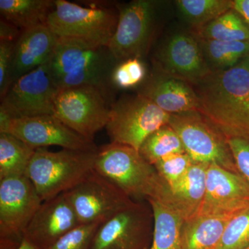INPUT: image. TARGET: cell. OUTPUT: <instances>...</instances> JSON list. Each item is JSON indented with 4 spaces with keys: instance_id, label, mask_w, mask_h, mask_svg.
Wrapping results in <instances>:
<instances>
[{
    "instance_id": "cell-34",
    "label": "cell",
    "mask_w": 249,
    "mask_h": 249,
    "mask_svg": "<svg viewBox=\"0 0 249 249\" xmlns=\"http://www.w3.org/2000/svg\"><path fill=\"white\" fill-rule=\"evenodd\" d=\"M239 175L249 186V137L227 139Z\"/></svg>"
},
{
    "instance_id": "cell-32",
    "label": "cell",
    "mask_w": 249,
    "mask_h": 249,
    "mask_svg": "<svg viewBox=\"0 0 249 249\" xmlns=\"http://www.w3.org/2000/svg\"><path fill=\"white\" fill-rule=\"evenodd\" d=\"M101 224H80L48 249H91L93 237Z\"/></svg>"
},
{
    "instance_id": "cell-29",
    "label": "cell",
    "mask_w": 249,
    "mask_h": 249,
    "mask_svg": "<svg viewBox=\"0 0 249 249\" xmlns=\"http://www.w3.org/2000/svg\"><path fill=\"white\" fill-rule=\"evenodd\" d=\"M249 246V207L231 218L218 249H245Z\"/></svg>"
},
{
    "instance_id": "cell-1",
    "label": "cell",
    "mask_w": 249,
    "mask_h": 249,
    "mask_svg": "<svg viewBox=\"0 0 249 249\" xmlns=\"http://www.w3.org/2000/svg\"><path fill=\"white\" fill-rule=\"evenodd\" d=\"M197 111L227 139L249 137V56L193 85Z\"/></svg>"
},
{
    "instance_id": "cell-16",
    "label": "cell",
    "mask_w": 249,
    "mask_h": 249,
    "mask_svg": "<svg viewBox=\"0 0 249 249\" xmlns=\"http://www.w3.org/2000/svg\"><path fill=\"white\" fill-rule=\"evenodd\" d=\"M249 207V186L239 174L216 164L206 173V194L197 215L231 217Z\"/></svg>"
},
{
    "instance_id": "cell-15",
    "label": "cell",
    "mask_w": 249,
    "mask_h": 249,
    "mask_svg": "<svg viewBox=\"0 0 249 249\" xmlns=\"http://www.w3.org/2000/svg\"><path fill=\"white\" fill-rule=\"evenodd\" d=\"M155 62L160 73L183 80L192 86L212 72L195 36L178 34L162 46Z\"/></svg>"
},
{
    "instance_id": "cell-2",
    "label": "cell",
    "mask_w": 249,
    "mask_h": 249,
    "mask_svg": "<svg viewBox=\"0 0 249 249\" xmlns=\"http://www.w3.org/2000/svg\"><path fill=\"white\" fill-rule=\"evenodd\" d=\"M119 62L107 46L71 37H59L50 60L51 71L59 90L92 85L108 92L111 75Z\"/></svg>"
},
{
    "instance_id": "cell-19",
    "label": "cell",
    "mask_w": 249,
    "mask_h": 249,
    "mask_svg": "<svg viewBox=\"0 0 249 249\" xmlns=\"http://www.w3.org/2000/svg\"><path fill=\"white\" fill-rule=\"evenodd\" d=\"M207 163H196L173 186L167 185L160 201L178 213L184 222L196 217L206 194Z\"/></svg>"
},
{
    "instance_id": "cell-31",
    "label": "cell",
    "mask_w": 249,
    "mask_h": 249,
    "mask_svg": "<svg viewBox=\"0 0 249 249\" xmlns=\"http://www.w3.org/2000/svg\"><path fill=\"white\" fill-rule=\"evenodd\" d=\"M146 70L140 58H130L119 62L111 75V83L119 88L127 89L140 84Z\"/></svg>"
},
{
    "instance_id": "cell-11",
    "label": "cell",
    "mask_w": 249,
    "mask_h": 249,
    "mask_svg": "<svg viewBox=\"0 0 249 249\" xmlns=\"http://www.w3.org/2000/svg\"><path fill=\"white\" fill-rule=\"evenodd\" d=\"M65 193L80 224H102L134 201L95 170Z\"/></svg>"
},
{
    "instance_id": "cell-18",
    "label": "cell",
    "mask_w": 249,
    "mask_h": 249,
    "mask_svg": "<svg viewBox=\"0 0 249 249\" xmlns=\"http://www.w3.org/2000/svg\"><path fill=\"white\" fill-rule=\"evenodd\" d=\"M58 39L47 24L22 31L15 45L12 84L18 78L48 62Z\"/></svg>"
},
{
    "instance_id": "cell-10",
    "label": "cell",
    "mask_w": 249,
    "mask_h": 249,
    "mask_svg": "<svg viewBox=\"0 0 249 249\" xmlns=\"http://www.w3.org/2000/svg\"><path fill=\"white\" fill-rule=\"evenodd\" d=\"M153 231L150 204L134 201L99 226L91 249H149Z\"/></svg>"
},
{
    "instance_id": "cell-38",
    "label": "cell",
    "mask_w": 249,
    "mask_h": 249,
    "mask_svg": "<svg viewBox=\"0 0 249 249\" xmlns=\"http://www.w3.org/2000/svg\"><path fill=\"white\" fill-rule=\"evenodd\" d=\"M245 249H249V247H247V248H246Z\"/></svg>"
},
{
    "instance_id": "cell-27",
    "label": "cell",
    "mask_w": 249,
    "mask_h": 249,
    "mask_svg": "<svg viewBox=\"0 0 249 249\" xmlns=\"http://www.w3.org/2000/svg\"><path fill=\"white\" fill-rule=\"evenodd\" d=\"M175 4L185 20L196 30L232 9L233 0H178Z\"/></svg>"
},
{
    "instance_id": "cell-33",
    "label": "cell",
    "mask_w": 249,
    "mask_h": 249,
    "mask_svg": "<svg viewBox=\"0 0 249 249\" xmlns=\"http://www.w3.org/2000/svg\"><path fill=\"white\" fill-rule=\"evenodd\" d=\"M16 41L0 40V96L6 94L12 84L14 50Z\"/></svg>"
},
{
    "instance_id": "cell-17",
    "label": "cell",
    "mask_w": 249,
    "mask_h": 249,
    "mask_svg": "<svg viewBox=\"0 0 249 249\" xmlns=\"http://www.w3.org/2000/svg\"><path fill=\"white\" fill-rule=\"evenodd\" d=\"M65 193L44 201L24 232V239L36 249H48L80 225Z\"/></svg>"
},
{
    "instance_id": "cell-12",
    "label": "cell",
    "mask_w": 249,
    "mask_h": 249,
    "mask_svg": "<svg viewBox=\"0 0 249 249\" xmlns=\"http://www.w3.org/2000/svg\"><path fill=\"white\" fill-rule=\"evenodd\" d=\"M119 20L114 35L108 45L119 62L140 58L148 50L155 25V2L134 0L117 4Z\"/></svg>"
},
{
    "instance_id": "cell-35",
    "label": "cell",
    "mask_w": 249,
    "mask_h": 249,
    "mask_svg": "<svg viewBox=\"0 0 249 249\" xmlns=\"http://www.w3.org/2000/svg\"><path fill=\"white\" fill-rule=\"evenodd\" d=\"M22 31L7 21L0 20V40L17 41Z\"/></svg>"
},
{
    "instance_id": "cell-25",
    "label": "cell",
    "mask_w": 249,
    "mask_h": 249,
    "mask_svg": "<svg viewBox=\"0 0 249 249\" xmlns=\"http://www.w3.org/2000/svg\"><path fill=\"white\" fill-rule=\"evenodd\" d=\"M195 32L196 38L249 42V26L232 9Z\"/></svg>"
},
{
    "instance_id": "cell-36",
    "label": "cell",
    "mask_w": 249,
    "mask_h": 249,
    "mask_svg": "<svg viewBox=\"0 0 249 249\" xmlns=\"http://www.w3.org/2000/svg\"><path fill=\"white\" fill-rule=\"evenodd\" d=\"M232 9L238 13L249 26V0H233Z\"/></svg>"
},
{
    "instance_id": "cell-14",
    "label": "cell",
    "mask_w": 249,
    "mask_h": 249,
    "mask_svg": "<svg viewBox=\"0 0 249 249\" xmlns=\"http://www.w3.org/2000/svg\"><path fill=\"white\" fill-rule=\"evenodd\" d=\"M4 133L12 134L36 150L51 145L84 151L98 149L93 141L76 133L53 114L12 119Z\"/></svg>"
},
{
    "instance_id": "cell-5",
    "label": "cell",
    "mask_w": 249,
    "mask_h": 249,
    "mask_svg": "<svg viewBox=\"0 0 249 249\" xmlns=\"http://www.w3.org/2000/svg\"><path fill=\"white\" fill-rule=\"evenodd\" d=\"M118 20L116 9L84 7L66 0H55V8L46 24L58 37L80 39L108 47Z\"/></svg>"
},
{
    "instance_id": "cell-21",
    "label": "cell",
    "mask_w": 249,
    "mask_h": 249,
    "mask_svg": "<svg viewBox=\"0 0 249 249\" xmlns=\"http://www.w3.org/2000/svg\"><path fill=\"white\" fill-rule=\"evenodd\" d=\"M231 217L197 215L183 222L182 249H218L224 229Z\"/></svg>"
},
{
    "instance_id": "cell-20",
    "label": "cell",
    "mask_w": 249,
    "mask_h": 249,
    "mask_svg": "<svg viewBox=\"0 0 249 249\" xmlns=\"http://www.w3.org/2000/svg\"><path fill=\"white\" fill-rule=\"evenodd\" d=\"M139 93L170 115L197 111L199 107L197 96L191 84L160 73L150 78Z\"/></svg>"
},
{
    "instance_id": "cell-13",
    "label": "cell",
    "mask_w": 249,
    "mask_h": 249,
    "mask_svg": "<svg viewBox=\"0 0 249 249\" xmlns=\"http://www.w3.org/2000/svg\"><path fill=\"white\" fill-rule=\"evenodd\" d=\"M58 91L49 60L16 80L1 98L0 107L13 119L52 115Z\"/></svg>"
},
{
    "instance_id": "cell-3",
    "label": "cell",
    "mask_w": 249,
    "mask_h": 249,
    "mask_svg": "<svg viewBox=\"0 0 249 249\" xmlns=\"http://www.w3.org/2000/svg\"><path fill=\"white\" fill-rule=\"evenodd\" d=\"M94 170L131 199L160 201L167 183L133 147L110 142L98 147Z\"/></svg>"
},
{
    "instance_id": "cell-6",
    "label": "cell",
    "mask_w": 249,
    "mask_h": 249,
    "mask_svg": "<svg viewBox=\"0 0 249 249\" xmlns=\"http://www.w3.org/2000/svg\"><path fill=\"white\" fill-rule=\"evenodd\" d=\"M170 116L138 93L121 98L111 105L106 129L111 142L127 145L139 151L148 136L168 124Z\"/></svg>"
},
{
    "instance_id": "cell-26",
    "label": "cell",
    "mask_w": 249,
    "mask_h": 249,
    "mask_svg": "<svg viewBox=\"0 0 249 249\" xmlns=\"http://www.w3.org/2000/svg\"><path fill=\"white\" fill-rule=\"evenodd\" d=\"M196 39L212 71L231 68L249 56V42Z\"/></svg>"
},
{
    "instance_id": "cell-30",
    "label": "cell",
    "mask_w": 249,
    "mask_h": 249,
    "mask_svg": "<svg viewBox=\"0 0 249 249\" xmlns=\"http://www.w3.org/2000/svg\"><path fill=\"white\" fill-rule=\"evenodd\" d=\"M186 152L173 154L162 159L154 166L168 186H173L188 173L194 163Z\"/></svg>"
},
{
    "instance_id": "cell-22",
    "label": "cell",
    "mask_w": 249,
    "mask_h": 249,
    "mask_svg": "<svg viewBox=\"0 0 249 249\" xmlns=\"http://www.w3.org/2000/svg\"><path fill=\"white\" fill-rule=\"evenodd\" d=\"M55 8V0H0L1 19L21 31L43 25Z\"/></svg>"
},
{
    "instance_id": "cell-23",
    "label": "cell",
    "mask_w": 249,
    "mask_h": 249,
    "mask_svg": "<svg viewBox=\"0 0 249 249\" xmlns=\"http://www.w3.org/2000/svg\"><path fill=\"white\" fill-rule=\"evenodd\" d=\"M154 215V231L149 249H182L181 229L184 219L160 201L148 200Z\"/></svg>"
},
{
    "instance_id": "cell-9",
    "label": "cell",
    "mask_w": 249,
    "mask_h": 249,
    "mask_svg": "<svg viewBox=\"0 0 249 249\" xmlns=\"http://www.w3.org/2000/svg\"><path fill=\"white\" fill-rule=\"evenodd\" d=\"M43 201L26 175L0 180L1 249H18Z\"/></svg>"
},
{
    "instance_id": "cell-28",
    "label": "cell",
    "mask_w": 249,
    "mask_h": 249,
    "mask_svg": "<svg viewBox=\"0 0 249 249\" xmlns=\"http://www.w3.org/2000/svg\"><path fill=\"white\" fill-rule=\"evenodd\" d=\"M139 152L148 163L153 165L168 156L186 152L181 139L168 124L148 136Z\"/></svg>"
},
{
    "instance_id": "cell-37",
    "label": "cell",
    "mask_w": 249,
    "mask_h": 249,
    "mask_svg": "<svg viewBox=\"0 0 249 249\" xmlns=\"http://www.w3.org/2000/svg\"><path fill=\"white\" fill-rule=\"evenodd\" d=\"M18 249H36L33 247L32 245H30L29 242L27 241L23 240L22 244L19 246V248Z\"/></svg>"
},
{
    "instance_id": "cell-4",
    "label": "cell",
    "mask_w": 249,
    "mask_h": 249,
    "mask_svg": "<svg viewBox=\"0 0 249 249\" xmlns=\"http://www.w3.org/2000/svg\"><path fill=\"white\" fill-rule=\"evenodd\" d=\"M97 150L37 149L27 175L42 201L66 193L94 170Z\"/></svg>"
},
{
    "instance_id": "cell-8",
    "label": "cell",
    "mask_w": 249,
    "mask_h": 249,
    "mask_svg": "<svg viewBox=\"0 0 249 249\" xmlns=\"http://www.w3.org/2000/svg\"><path fill=\"white\" fill-rule=\"evenodd\" d=\"M107 97V92L92 85L60 89L54 101L53 115L76 133L93 141L109 121L111 106Z\"/></svg>"
},
{
    "instance_id": "cell-24",
    "label": "cell",
    "mask_w": 249,
    "mask_h": 249,
    "mask_svg": "<svg viewBox=\"0 0 249 249\" xmlns=\"http://www.w3.org/2000/svg\"><path fill=\"white\" fill-rule=\"evenodd\" d=\"M36 150L12 134L0 133V180L27 175Z\"/></svg>"
},
{
    "instance_id": "cell-7",
    "label": "cell",
    "mask_w": 249,
    "mask_h": 249,
    "mask_svg": "<svg viewBox=\"0 0 249 249\" xmlns=\"http://www.w3.org/2000/svg\"><path fill=\"white\" fill-rule=\"evenodd\" d=\"M168 124L193 161L216 164L238 174L227 137L199 111L171 114Z\"/></svg>"
}]
</instances>
